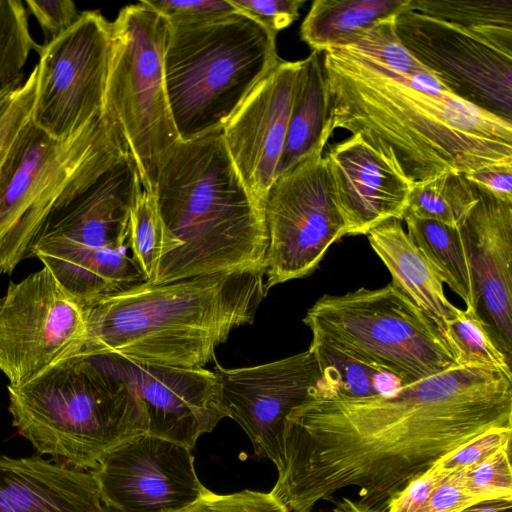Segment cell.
<instances>
[{"mask_svg": "<svg viewBox=\"0 0 512 512\" xmlns=\"http://www.w3.org/2000/svg\"><path fill=\"white\" fill-rule=\"evenodd\" d=\"M139 182L129 156L54 215L31 247L30 257L38 258L82 305L145 282L126 252Z\"/></svg>", "mask_w": 512, "mask_h": 512, "instance_id": "ba28073f", "label": "cell"}, {"mask_svg": "<svg viewBox=\"0 0 512 512\" xmlns=\"http://www.w3.org/2000/svg\"><path fill=\"white\" fill-rule=\"evenodd\" d=\"M465 175L494 196L512 201V162L492 164Z\"/></svg>", "mask_w": 512, "mask_h": 512, "instance_id": "b9f144b4", "label": "cell"}, {"mask_svg": "<svg viewBox=\"0 0 512 512\" xmlns=\"http://www.w3.org/2000/svg\"><path fill=\"white\" fill-rule=\"evenodd\" d=\"M127 248L144 281L152 282L164 252V234L154 194L146 191L141 182L130 211Z\"/></svg>", "mask_w": 512, "mask_h": 512, "instance_id": "f546056e", "label": "cell"}, {"mask_svg": "<svg viewBox=\"0 0 512 512\" xmlns=\"http://www.w3.org/2000/svg\"><path fill=\"white\" fill-rule=\"evenodd\" d=\"M495 429H512V377L486 365L455 364L369 397L316 394L286 417L270 493L289 512H311L349 486L387 504L446 454Z\"/></svg>", "mask_w": 512, "mask_h": 512, "instance_id": "6da1fadb", "label": "cell"}, {"mask_svg": "<svg viewBox=\"0 0 512 512\" xmlns=\"http://www.w3.org/2000/svg\"><path fill=\"white\" fill-rule=\"evenodd\" d=\"M403 220L410 240L439 279L465 302L466 311L475 313L469 267L459 228L419 218L408 211Z\"/></svg>", "mask_w": 512, "mask_h": 512, "instance_id": "d4e9b609", "label": "cell"}, {"mask_svg": "<svg viewBox=\"0 0 512 512\" xmlns=\"http://www.w3.org/2000/svg\"><path fill=\"white\" fill-rule=\"evenodd\" d=\"M324 158L346 235H366L388 219L403 220L412 186L381 153L352 135Z\"/></svg>", "mask_w": 512, "mask_h": 512, "instance_id": "ffe728a7", "label": "cell"}, {"mask_svg": "<svg viewBox=\"0 0 512 512\" xmlns=\"http://www.w3.org/2000/svg\"><path fill=\"white\" fill-rule=\"evenodd\" d=\"M177 512H289L270 492L243 490L216 494L208 490Z\"/></svg>", "mask_w": 512, "mask_h": 512, "instance_id": "e575fe53", "label": "cell"}, {"mask_svg": "<svg viewBox=\"0 0 512 512\" xmlns=\"http://www.w3.org/2000/svg\"><path fill=\"white\" fill-rule=\"evenodd\" d=\"M311 342L393 375L400 386L455 365L439 327L392 283L324 295L307 311Z\"/></svg>", "mask_w": 512, "mask_h": 512, "instance_id": "9c48e42d", "label": "cell"}, {"mask_svg": "<svg viewBox=\"0 0 512 512\" xmlns=\"http://www.w3.org/2000/svg\"><path fill=\"white\" fill-rule=\"evenodd\" d=\"M168 27V20L145 1L123 7L111 22L103 115L117 127L148 192L180 141L165 83Z\"/></svg>", "mask_w": 512, "mask_h": 512, "instance_id": "30bf717a", "label": "cell"}, {"mask_svg": "<svg viewBox=\"0 0 512 512\" xmlns=\"http://www.w3.org/2000/svg\"><path fill=\"white\" fill-rule=\"evenodd\" d=\"M102 355L137 399L147 434L191 450L203 434L227 417L214 371L142 364L119 355Z\"/></svg>", "mask_w": 512, "mask_h": 512, "instance_id": "e0dca14e", "label": "cell"}, {"mask_svg": "<svg viewBox=\"0 0 512 512\" xmlns=\"http://www.w3.org/2000/svg\"><path fill=\"white\" fill-rule=\"evenodd\" d=\"M169 22L202 20L237 11L228 0H145Z\"/></svg>", "mask_w": 512, "mask_h": 512, "instance_id": "ab89813d", "label": "cell"}, {"mask_svg": "<svg viewBox=\"0 0 512 512\" xmlns=\"http://www.w3.org/2000/svg\"><path fill=\"white\" fill-rule=\"evenodd\" d=\"M265 268L141 282L83 305L82 351L150 365L204 368L231 331L252 324Z\"/></svg>", "mask_w": 512, "mask_h": 512, "instance_id": "3957f363", "label": "cell"}, {"mask_svg": "<svg viewBox=\"0 0 512 512\" xmlns=\"http://www.w3.org/2000/svg\"><path fill=\"white\" fill-rule=\"evenodd\" d=\"M409 0H315L300 27V37L312 50L349 44L381 20L395 16Z\"/></svg>", "mask_w": 512, "mask_h": 512, "instance_id": "cb8c5ba5", "label": "cell"}, {"mask_svg": "<svg viewBox=\"0 0 512 512\" xmlns=\"http://www.w3.org/2000/svg\"><path fill=\"white\" fill-rule=\"evenodd\" d=\"M462 512H512V500L492 499L473 504Z\"/></svg>", "mask_w": 512, "mask_h": 512, "instance_id": "ee69618b", "label": "cell"}, {"mask_svg": "<svg viewBox=\"0 0 512 512\" xmlns=\"http://www.w3.org/2000/svg\"><path fill=\"white\" fill-rule=\"evenodd\" d=\"M333 131L323 52L312 50L301 60L275 179L303 158L323 150Z\"/></svg>", "mask_w": 512, "mask_h": 512, "instance_id": "603a6c76", "label": "cell"}, {"mask_svg": "<svg viewBox=\"0 0 512 512\" xmlns=\"http://www.w3.org/2000/svg\"><path fill=\"white\" fill-rule=\"evenodd\" d=\"M25 4L38 21L45 36V43L67 31L80 15L74 2L70 0H29Z\"/></svg>", "mask_w": 512, "mask_h": 512, "instance_id": "f35d334b", "label": "cell"}, {"mask_svg": "<svg viewBox=\"0 0 512 512\" xmlns=\"http://www.w3.org/2000/svg\"><path fill=\"white\" fill-rule=\"evenodd\" d=\"M408 4L395 16L407 51L454 96L512 121V34L464 28Z\"/></svg>", "mask_w": 512, "mask_h": 512, "instance_id": "7c38bea8", "label": "cell"}, {"mask_svg": "<svg viewBox=\"0 0 512 512\" xmlns=\"http://www.w3.org/2000/svg\"><path fill=\"white\" fill-rule=\"evenodd\" d=\"M276 36L239 11L169 22L165 83L180 141L224 126L256 83L280 61Z\"/></svg>", "mask_w": 512, "mask_h": 512, "instance_id": "8992f818", "label": "cell"}, {"mask_svg": "<svg viewBox=\"0 0 512 512\" xmlns=\"http://www.w3.org/2000/svg\"><path fill=\"white\" fill-rule=\"evenodd\" d=\"M323 150L279 175L264 204L268 236L264 288L311 274L346 235Z\"/></svg>", "mask_w": 512, "mask_h": 512, "instance_id": "8fae6325", "label": "cell"}, {"mask_svg": "<svg viewBox=\"0 0 512 512\" xmlns=\"http://www.w3.org/2000/svg\"><path fill=\"white\" fill-rule=\"evenodd\" d=\"M7 389L17 432L40 455L76 469L93 471L114 449L145 433L137 399L102 354L80 351Z\"/></svg>", "mask_w": 512, "mask_h": 512, "instance_id": "5b68a950", "label": "cell"}, {"mask_svg": "<svg viewBox=\"0 0 512 512\" xmlns=\"http://www.w3.org/2000/svg\"><path fill=\"white\" fill-rule=\"evenodd\" d=\"M91 472L115 512H177L209 490L189 448L147 433L114 449Z\"/></svg>", "mask_w": 512, "mask_h": 512, "instance_id": "9a60e30c", "label": "cell"}, {"mask_svg": "<svg viewBox=\"0 0 512 512\" xmlns=\"http://www.w3.org/2000/svg\"><path fill=\"white\" fill-rule=\"evenodd\" d=\"M395 16L359 33L346 46H352L377 63L402 74L429 73L401 43L395 31Z\"/></svg>", "mask_w": 512, "mask_h": 512, "instance_id": "1f68e13d", "label": "cell"}, {"mask_svg": "<svg viewBox=\"0 0 512 512\" xmlns=\"http://www.w3.org/2000/svg\"><path fill=\"white\" fill-rule=\"evenodd\" d=\"M375 253L392 276V284L420 308L441 330L459 308L445 296L443 282L413 244L401 220L388 219L367 234Z\"/></svg>", "mask_w": 512, "mask_h": 512, "instance_id": "7402d4cb", "label": "cell"}, {"mask_svg": "<svg viewBox=\"0 0 512 512\" xmlns=\"http://www.w3.org/2000/svg\"><path fill=\"white\" fill-rule=\"evenodd\" d=\"M443 336L456 365H486L512 376V361L497 348L475 313L460 309L455 317L447 321Z\"/></svg>", "mask_w": 512, "mask_h": 512, "instance_id": "4dcf8cb0", "label": "cell"}, {"mask_svg": "<svg viewBox=\"0 0 512 512\" xmlns=\"http://www.w3.org/2000/svg\"><path fill=\"white\" fill-rule=\"evenodd\" d=\"M239 12L276 34L299 17L303 0H228Z\"/></svg>", "mask_w": 512, "mask_h": 512, "instance_id": "8d00e7d4", "label": "cell"}, {"mask_svg": "<svg viewBox=\"0 0 512 512\" xmlns=\"http://www.w3.org/2000/svg\"><path fill=\"white\" fill-rule=\"evenodd\" d=\"M36 66L19 86L13 99L0 117V173L21 132L31 121L35 90Z\"/></svg>", "mask_w": 512, "mask_h": 512, "instance_id": "836d02e7", "label": "cell"}, {"mask_svg": "<svg viewBox=\"0 0 512 512\" xmlns=\"http://www.w3.org/2000/svg\"><path fill=\"white\" fill-rule=\"evenodd\" d=\"M16 90L17 89L0 92V117L9 106L11 100L15 95Z\"/></svg>", "mask_w": 512, "mask_h": 512, "instance_id": "f6af8a7d", "label": "cell"}, {"mask_svg": "<svg viewBox=\"0 0 512 512\" xmlns=\"http://www.w3.org/2000/svg\"><path fill=\"white\" fill-rule=\"evenodd\" d=\"M227 417L247 434L257 457L273 464L288 414L322 392L323 376L313 352L252 367H214Z\"/></svg>", "mask_w": 512, "mask_h": 512, "instance_id": "2e32d148", "label": "cell"}, {"mask_svg": "<svg viewBox=\"0 0 512 512\" xmlns=\"http://www.w3.org/2000/svg\"><path fill=\"white\" fill-rule=\"evenodd\" d=\"M153 194L164 252L152 282L264 267V206L244 185L222 128L179 141L160 167Z\"/></svg>", "mask_w": 512, "mask_h": 512, "instance_id": "277c9868", "label": "cell"}, {"mask_svg": "<svg viewBox=\"0 0 512 512\" xmlns=\"http://www.w3.org/2000/svg\"><path fill=\"white\" fill-rule=\"evenodd\" d=\"M332 129L359 136L411 186L512 162V121L447 91L430 73L393 71L352 46L323 51Z\"/></svg>", "mask_w": 512, "mask_h": 512, "instance_id": "7a4b0ae2", "label": "cell"}, {"mask_svg": "<svg viewBox=\"0 0 512 512\" xmlns=\"http://www.w3.org/2000/svg\"><path fill=\"white\" fill-rule=\"evenodd\" d=\"M0 512H111L91 471L0 455Z\"/></svg>", "mask_w": 512, "mask_h": 512, "instance_id": "44dd1931", "label": "cell"}, {"mask_svg": "<svg viewBox=\"0 0 512 512\" xmlns=\"http://www.w3.org/2000/svg\"><path fill=\"white\" fill-rule=\"evenodd\" d=\"M512 429H495L485 432L458 449L446 454L435 465L448 474L468 469L499 450L511 446Z\"/></svg>", "mask_w": 512, "mask_h": 512, "instance_id": "d590c367", "label": "cell"}, {"mask_svg": "<svg viewBox=\"0 0 512 512\" xmlns=\"http://www.w3.org/2000/svg\"><path fill=\"white\" fill-rule=\"evenodd\" d=\"M129 156L103 114L64 139L30 121L0 173V272L30 257L47 222Z\"/></svg>", "mask_w": 512, "mask_h": 512, "instance_id": "52a82bcc", "label": "cell"}, {"mask_svg": "<svg viewBox=\"0 0 512 512\" xmlns=\"http://www.w3.org/2000/svg\"><path fill=\"white\" fill-rule=\"evenodd\" d=\"M322 372L323 387L318 395L334 398H363L382 393L379 378L383 374L351 356L321 343L311 342Z\"/></svg>", "mask_w": 512, "mask_h": 512, "instance_id": "4316f807", "label": "cell"}, {"mask_svg": "<svg viewBox=\"0 0 512 512\" xmlns=\"http://www.w3.org/2000/svg\"><path fill=\"white\" fill-rule=\"evenodd\" d=\"M83 305L43 267L10 282L0 297V371L11 386L24 384L83 350Z\"/></svg>", "mask_w": 512, "mask_h": 512, "instance_id": "5bb4252c", "label": "cell"}, {"mask_svg": "<svg viewBox=\"0 0 512 512\" xmlns=\"http://www.w3.org/2000/svg\"><path fill=\"white\" fill-rule=\"evenodd\" d=\"M474 186L477 202L459 227L474 309L497 348L512 361V201Z\"/></svg>", "mask_w": 512, "mask_h": 512, "instance_id": "d6986e66", "label": "cell"}, {"mask_svg": "<svg viewBox=\"0 0 512 512\" xmlns=\"http://www.w3.org/2000/svg\"><path fill=\"white\" fill-rule=\"evenodd\" d=\"M408 6L425 15L464 28L512 34V0H409Z\"/></svg>", "mask_w": 512, "mask_h": 512, "instance_id": "f1b7e54d", "label": "cell"}, {"mask_svg": "<svg viewBox=\"0 0 512 512\" xmlns=\"http://www.w3.org/2000/svg\"><path fill=\"white\" fill-rule=\"evenodd\" d=\"M300 66L301 60L280 59L222 127L237 172L263 206L282 154Z\"/></svg>", "mask_w": 512, "mask_h": 512, "instance_id": "ac0fdd59", "label": "cell"}, {"mask_svg": "<svg viewBox=\"0 0 512 512\" xmlns=\"http://www.w3.org/2000/svg\"><path fill=\"white\" fill-rule=\"evenodd\" d=\"M111 52V22L81 12L63 34L45 43L36 65L32 123L64 139L103 114Z\"/></svg>", "mask_w": 512, "mask_h": 512, "instance_id": "4fadbf2b", "label": "cell"}, {"mask_svg": "<svg viewBox=\"0 0 512 512\" xmlns=\"http://www.w3.org/2000/svg\"><path fill=\"white\" fill-rule=\"evenodd\" d=\"M466 469L446 474L432 491L419 512H462L481 502L467 491L464 485Z\"/></svg>", "mask_w": 512, "mask_h": 512, "instance_id": "74e56055", "label": "cell"}, {"mask_svg": "<svg viewBox=\"0 0 512 512\" xmlns=\"http://www.w3.org/2000/svg\"><path fill=\"white\" fill-rule=\"evenodd\" d=\"M511 446L492 454L466 469L464 485L469 493L482 501L512 500Z\"/></svg>", "mask_w": 512, "mask_h": 512, "instance_id": "d6a6232c", "label": "cell"}, {"mask_svg": "<svg viewBox=\"0 0 512 512\" xmlns=\"http://www.w3.org/2000/svg\"><path fill=\"white\" fill-rule=\"evenodd\" d=\"M445 475L434 464L393 496L386 504V512H419Z\"/></svg>", "mask_w": 512, "mask_h": 512, "instance_id": "60d3db41", "label": "cell"}, {"mask_svg": "<svg viewBox=\"0 0 512 512\" xmlns=\"http://www.w3.org/2000/svg\"><path fill=\"white\" fill-rule=\"evenodd\" d=\"M40 48L30 34L23 2L0 0V92L23 84L28 57Z\"/></svg>", "mask_w": 512, "mask_h": 512, "instance_id": "83f0119b", "label": "cell"}, {"mask_svg": "<svg viewBox=\"0 0 512 512\" xmlns=\"http://www.w3.org/2000/svg\"><path fill=\"white\" fill-rule=\"evenodd\" d=\"M332 512H386V510L362 499L342 498Z\"/></svg>", "mask_w": 512, "mask_h": 512, "instance_id": "7bdbcfd3", "label": "cell"}, {"mask_svg": "<svg viewBox=\"0 0 512 512\" xmlns=\"http://www.w3.org/2000/svg\"><path fill=\"white\" fill-rule=\"evenodd\" d=\"M477 202L474 184L463 173H445L411 187L407 211L459 228Z\"/></svg>", "mask_w": 512, "mask_h": 512, "instance_id": "484cf974", "label": "cell"}]
</instances>
